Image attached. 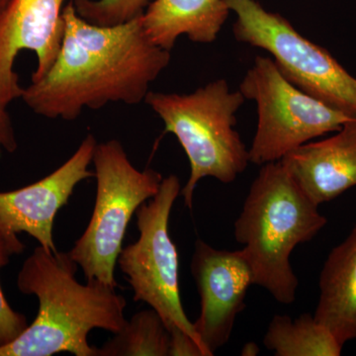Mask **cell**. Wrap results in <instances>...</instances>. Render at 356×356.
Returning a JSON list of instances; mask_svg holds the SVG:
<instances>
[{
	"instance_id": "6da1fadb",
	"label": "cell",
	"mask_w": 356,
	"mask_h": 356,
	"mask_svg": "<svg viewBox=\"0 0 356 356\" xmlns=\"http://www.w3.org/2000/svg\"><path fill=\"white\" fill-rule=\"evenodd\" d=\"M142 15L123 24L95 25L81 17L70 0L63 11L57 58L42 79L23 88L21 99L40 116L67 121L84 108L145 102L149 86L170 64V51L149 40Z\"/></svg>"
},
{
	"instance_id": "7a4b0ae2",
	"label": "cell",
	"mask_w": 356,
	"mask_h": 356,
	"mask_svg": "<svg viewBox=\"0 0 356 356\" xmlns=\"http://www.w3.org/2000/svg\"><path fill=\"white\" fill-rule=\"evenodd\" d=\"M77 267L69 252L35 248L23 262L17 287L38 299V313L20 337L0 348V356H97L89 332L102 329L114 334L123 329L125 298L98 281L81 284L74 277Z\"/></svg>"
},
{
	"instance_id": "3957f363",
	"label": "cell",
	"mask_w": 356,
	"mask_h": 356,
	"mask_svg": "<svg viewBox=\"0 0 356 356\" xmlns=\"http://www.w3.org/2000/svg\"><path fill=\"white\" fill-rule=\"evenodd\" d=\"M327 222L280 161L261 165L235 222L236 241L243 245L254 285L282 305L294 303L299 280L290 262L293 250Z\"/></svg>"
},
{
	"instance_id": "277c9868",
	"label": "cell",
	"mask_w": 356,
	"mask_h": 356,
	"mask_svg": "<svg viewBox=\"0 0 356 356\" xmlns=\"http://www.w3.org/2000/svg\"><path fill=\"white\" fill-rule=\"evenodd\" d=\"M225 79L211 81L189 95L152 92L147 104L184 147L191 175L180 195L192 209L194 191L201 179L216 178L229 184L247 170L248 149L236 131V114L245 102Z\"/></svg>"
},
{
	"instance_id": "5b68a950",
	"label": "cell",
	"mask_w": 356,
	"mask_h": 356,
	"mask_svg": "<svg viewBox=\"0 0 356 356\" xmlns=\"http://www.w3.org/2000/svg\"><path fill=\"white\" fill-rule=\"evenodd\" d=\"M92 163L97 182L95 209L69 254L86 281L116 288L115 266L129 222L140 206L158 193L163 177L151 168H136L117 140L96 145Z\"/></svg>"
},
{
	"instance_id": "8992f818",
	"label": "cell",
	"mask_w": 356,
	"mask_h": 356,
	"mask_svg": "<svg viewBox=\"0 0 356 356\" xmlns=\"http://www.w3.org/2000/svg\"><path fill=\"white\" fill-rule=\"evenodd\" d=\"M225 1L236 16L233 32L236 41L268 51L281 74L293 86L356 119V79L329 51L257 0Z\"/></svg>"
},
{
	"instance_id": "52a82bcc",
	"label": "cell",
	"mask_w": 356,
	"mask_h": 356,
	"mask_svg": "<svg viewBox=\"0 0 356 356\" xmlns=\"http://www.w3.org/2000/svg\"><path fill=\"white\" fill-rule=\"evenodd\" d=\"M181 186L177 175L163 178L159 191L136 212L139 238L122 248L117 264L127 276L134 301L145 302L163 318L170 332H184L210 356L182 306L178 252L170 235V213Z\"/></svg>"
},
{
	"instance_id": "ba28073f",
	"label": "cell",
	"mask_w": 356,
	"mask_h": 356,
	"mask_svg": "<svg viewBox=\"0 0 356 356\" xmlns=\"http://www.w3.org/2000/svg\"><path fill=\"white\" fill-rule=\"evenodd\" d=\"M240 91L257 103V132L248 149L257 165L275 163L307 143L336 132L351 120L297 88L281 74L273 58H255Z\"/></svg>"
},
{
	"instance_id": "9c48e42d",
	"label": "cell",
	"mask_w": 356,
	"mask_h": 356,
	"mask_svg": "<svg viewBox=\"0 0 356 356\" xmlns=\"http://www.w3.org/2000/svg\"><path fill=\"white\" fill-rule=\"evenodd\" d=\"M191 273L200 295V315L194 329L210 356L226 346L236 318L245 308L254 273L242 250H218L197 240Z\"/></svg>"
},
{
	"instance_id": "30bf717a",
	"label": "cell",
	"mask_w": 356,
	"mask_h": 356,
	"mask_svg": "<svg viewBox=\"0 0 356 356\" xmlns=\"http://www.w3.org/2000/svg\"><path fill=\"white\" fill-rule=\"evenodd\" d=\"M65 0H9L0 10V103L8 108L23 88L14 70L20 51L36 55L31 81L47 74L57 58L64 36Z\"/></svg>"
},
{
	"instance_id": "8fae6325",
	"label": "cell",
	"mask_w": 356,
	"mask_h": 356,
	"mask_svg": "<svg viewBox=\"0 0 356 356\" xmlns=\"http://www.w3.org/2000/svg\"><path fill=\"white\" fill-rule=\"evenodd\" d=\"M96 145L95 136L89 134L76 153L48 177L16 191L0 192V225L17 235L33 236L46 250L58 252L53 236L56 216L77 185L95 177L88 168Z\"/></svg>"
},
{
	"instance_id": "7c38bea8",
	"label": "cell",
	"mask_w": 356,
	"mask_h": 356,
	"mask_svg": "<svg viewBox=\"0 0 356 356\" xmlns=\"http://www.w3.org/2000/svg\"><path fill=\"white\" fill-rule=\"evenodd\" d=\"M280 161L314 203L334 200L356 186V119L332 137L297 147Z\"/></svg>"
},
{
	"instance_id": "4fadbf2b",
	"label": "cell",
	"mask_w": 356,
	"mask_h": 356,
	"mask_svg": "<svg viewBox=\"0 0 356 356\" xmlns=\"http://www.w3.org/2000/svg\"><path fill=\"white\" fill-rule=\"evenodd\" d=\"M229 13L225 0H154L142 23L149 40L170 51L180 36L199 44L216 41Z\"/></svg>"
},
{
	"instance_id": "5bb4252c",
	"label": "cell",
	"mask_w": 356,
	"mask_h": 356,
	"mask_svg": "<svg viewBox=\"0 0 356 356\" xmlns=\"http://www.w3.org/2000/svg\"><path fill=\"white\" fill-rule=\"evenodd\" d=\"M318 286L314 317L343 346L356 339V225L327 255Z\"/></svg>"
},
{
	"instance_id": "9a60e30c",
	"label": "cell",
	"mask_w": 356,
	"mask_h": 356,
	"mask_svg": "<svg viewBox=\"0 0 356 356\" xmlns=\"http://www.w3.org/2000/svg\"><path fill=\"white\" fill-rule=\"evenodd\" d=\"M264 344L275 356H339L343 348L332 332L310 314L296 318L274 316Z\"/></svg>"
},
{
	"instance_id": "2e32d148",
	"label": "cell",
	"mask_w": 356,
	"mask_h": 356,
	"mask_svg": "<svg viewBox=\"0 0 356 356\" xmlns=\"http://www.w3.org/2000/svg\"><path fill=\"white\" fill-rule=\"evenodd\" d=\"M172 337L154 309L135 314L97 356H170Z\"/></svg>"
},
{
	"instance_id": "e0dca14e",
	"label": "cell",
	"mask_w": 356,
	"mask_h": 356,
	"mask_svg": "<svg viewBox=\"0 0 356 356\" xmlns=\"http://www.w3.org/2000/svg\"><path fill=\"white\" fill-rule=\"evenodd\" d=\"M25 248L17 234L0 225V269L8 266L13 255L22 254ZM28 325L25 315L9 305L0 283V348L15 341Z\"/></svg>"
},
{
	"instance_id": "ac0fdd59",
	"label": "cell",
	"mask_w": 356,
	"mask_h": 356,
	"mask_svg": "<svg viewBox=\"0 0 356 356\" xmlns=\"http://www.w3.org/2000/svg\"><path fill=\"white\" fill-rule=\"evenodd\" d=\"M77 14L99 26L123 24L142 15L154 0H72Z\"/></svg>"
},
{
	"instance_id": "d6986e66",
	"label": "cell",
	"mask_w": 356,
	"mask_h": 356,
	"mask_svg": "<svg viewBox=\"0 0 356 356\" xmlns=\"http://www.w3.org/2000/svg\"><path fill=\"white\" fill-rule=\"evenodd\" d=\"M17 147L15 131L8 108L0 103V159L3 153H14Z\"/></svg>"
},
{
	"instance_id": "ffe728a7",
	"label": "cell",
	"mask_w": 356,
	"mask_h": 356,
	"mask_svg": "<svg viewBox=\"0 0 356 356\" xmlns=\"http://www.w3.org/2000/svg\"><path fill=\"white\" fill-rule=\"evenodd\" d=\"M241 353L243 356H257L259 353V346L255 343H248L243 346Z\"/></svg>"
},
{
	"instance_id": "44dd1931",
	"label": "cell",
	"mask_w": 356,
	"mask_h": 356,
	"mask_svg": "<svg viewBox=\"0 0 356 356\" xmlns=\"http://www.w3.org/2000/svg\"><path fill=\"white\" fill-rule=\"evenodd\" d=\"M9 0H0V10L8 3Z\"/></svg>"
}]
</instances>
